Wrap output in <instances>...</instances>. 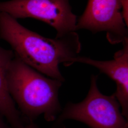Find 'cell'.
Instances as JSON below:
<instances>
[{
  "instance_id": "cell-1",
  "label": "cell",
  "mask_w": 128,
  "mask_h": 128,
  "mask_svg": "<svg viewBox=\"0 0 128 128\" xmlns=\"http://www.w3.org/2000/svg\"><path fill=\"white\" fill-rule=\"evenodd\" d=\"M0 38L24 63L49 78L64 82L60 65H71L81 43L76 32L51 38L24 27L9 14L0 12Z\"/></svg>"
},
{
  "instance_id": "cell-2",
  "label": "cell",
  "mask_w": 128,
  "mask_h": 128,
  "mask_svg": "<svg viewBox=\"0 0 128 128\" xmlns=\"http://www.w3.org/2000/svg\"><path fill=\"white\" fill-rule=\"evenodd\" d=\"M7 80L10 96L28 122L41 115L46 121L54 122L61 113L58 92L62 82L38 72L15 54Z\"/></svg>"
},
{
  "instance_id": "cell-3",
  "label": "cell",
  "mask_w": 128,
  "mask_h": 128,
  "mask_svg": "<svg viewBox=\"0 0 128 128\" xmlns=\"http://www.w3.org/2000/svg\"><path fill=\"white\" fill-rule=\"evenodd\" d=\"M98 75H92L87 96L76 104L69 102L55 120L52 128H66L63 122L73 120L90 128H128V120L122 113L114 94L106 96L97 86Z\"/></svg>"
},
{
  "instance_id": "cell-4",
  "label": "cell",
  "mask_w": 128,
  "mask_h": 128,
  "mask_svg": "<svg viewBox=\"0 0 128 128\" xmlns=\"http://www.w3.org/2000/svg\"><path fill=\"white\" fill-rule=\"evenodd\" d=\"M0 12L15 19H37L55 28L56 37L76 32L78 17L69 0H11L0 2Z\"/></svg>"
},
{
  "instance_id": "cell-5",
  "label": "cell",
  "mask_w": 128,
  "mask_h": 128,
  "mask_svg": "<svg viewBox=\"0 0 128 128\" xmlns=\"http://www.w3.org/2000/svg\"><path fill=\"white\" fill-rule=\"evenodd\" d=\"M127 27L119 0H88L78 20L76 30H86L93 33L105 32L108 41L114 45L128 38Z\"/></svg>"
},
{
  "instance_id": "cell-6",
  "label": "cell",
  "mask_w": 128,
  "mask_h": 128,
  "mask_svg": "<svg viewBox=\"0 0 128 128\" xmlns=\"http://www.w3.org/2000/svg\"><path fill=\"white\" fill-rule=\"evenodd\" d=\"M122 43V48L115 53L112 60L100 61L78 56L71 60V65L80 63L91 66L114 81L117 87L114 94L120 105L122 114L128 120V38Z\"/></svg>"
},
{
  "instance_id": "cell-7",
  "label": "cell",
  "mask_w": 128,
  "mask_h": 128,
  "mask_svg": "<svg viewBox=\"0 0 128 128\" xmlns=\"http://www.w3.org/2000/svg\"><path fill=\"white\" fill-rule=\"evenodd\" d=\"M14 57L13 51L0 46V114L12 128H24L28 122L17 108L10 96L7 84V72Z\"/></svg>"
},
{
  "instance_id": "cell-8",
  "label": "cell",
  "mask_w": 128,
  "mask_h": 128,
  "mask_svg": "<svg viewBox=\"0 0 128 128\" xmlns=\"http://www.w3.org/2000/svg\"><path fill=\"white\" fill-rule=\"evenodd\" d=\"M121 12L126 26H128V0H119Z\"/></svg>"
},
{
  "instance_id": "cell-9",
  "label": "cell",
  "mask_w": 128,
  "mask_h": 128,
  "mask_svg": "<svg viewBox=\"0 0 128 128\" xmlns=\"http://www.w3.org/2000/svg\"><path fill=\"white\" fill-rule=\"evenodd\" d=\"M0 128H12L1 114H0Z\"/></svg>"
},
{
  "instance_id": "cell-10",
  "label": "cell",
  "mask_w": 128,
  "mask_h": 128,
  "mask_svg": "<svg viewBox=\"0 0 128 128\" xmlns=\"http://www.w3.org/2000/svg\"><path fill=\"white\" fill-rule=\"evenodd\" d=\"M24 128H38V127L37 124L34 122H32L28 123Z\"/></svg>"
}]
</instances>
